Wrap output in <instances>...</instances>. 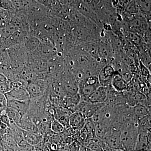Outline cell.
<instances>
[{
  "label": "cell",
  "mask_w": 151,
  "mask_h": 151,
  "mask_svg": "<svg viewBox=\"0 0 151 151\" xmlns=\"http://www.w3.org/2000/svg\"><path fill=\"white\" fill-rule=\"evenodd\" d=\"M131 113L138 121L143 117L150 115V109L145 105L139 104L133 108H131Z\"/></svg>",
  "instance_id": "2e32d148"
},
{
  "label": "cell",
  "mask_w": 151,
  "mask_h": 151,
  "mask_svg": "<svg viewBox=\"0 0 151 151\" xmlns=\"http://www.w3.org/2000/svg\"><path fill=\"white\" fill-rule=\"evenodd\" d=\"M23 45L29 53H33L40 48L41 42L39 39L29 34L24 37Z\"/></svg>",
  "instance_id": "8fae6325"
},
{
  "label": "cell",
  "mask_w": 151,
  "mask_h": 151,
  "mask_svg": "<svg viewBox=\"0 0 151 151\" xmlns=\"http://www.w3.org/2000/svg\"><path fill=\"white\" fill-rule=\"evenodd\" d=\"M12 90L10 81L8 80L0 83V94H5Z\"/></svg>",
  "instance_id": "cb8c5ba5"
},
{
  "label": "cell",
  "mask_w": 151,
  "mask_h": 151,
  "mask_svg": "<svg viewBox=\"0 0 151 151\" xmlns=\"http://www.w3.org/2000/svg\"><path fill=\"white\" fill-rule=\"evenodd\" d=\"M0 8L14 13H16L12 1H0Z\"/></svg>",
  "instance_id": "603a6c76"
},
{
  "label": "cell",
  "mask_w": 151,
  "mask_h": 151,
  "mask_svg": "<svg viewBox=\"0 0 151 151\" xmlns=\"http://www.w3.org/2000/svg\"><path fill=\"white\" fill-rule=\"evenodd\" d=\"M108 87L100 86L84 100L88 103L100 104L105 103L108 95Z\"/></svg>",
  "instance_id": "5b68a950"
},
{
  "label": "cell",
  "mask_w": 151,
  "mask_h": 151,
  "mask_svg": "<svg viewBox=\"0 0 151 151\" xmlns=\"http://www.w3.org/2000/svg\"><path fill=\"white\" fill-rule=\"evenodd\" d=\"M105 105V103L94 104L81 100L76 108V112H80L85 119H91L97 111Z\"/></svg>",
  "instance_id": "277c9868"
},
{
  "label": "cell",
  "mask_w": 151,
  "mask_h": 151,
  "mask_svg": "<svg viewBox=\"0 0 151 151\" xmlns=\"http://www.w3.org/2000/svg\"><path fill=\"white\" fill-rule=\"evenodd\" d=\"M151 132L139 133L134 151H151Z\"/></svg>",
  "instance_id": "ba28073f"
},
{
  "label": "cell",
  "mask_w": 151,
  "mask_h": 151,
  "mask_svg": "<svg viewBox=\"0 0 151 151\" xmlns=\"http://www.w3.org/2000/svg\"><path fill=\"white\" fill-rule=\"evenodd\" d=\"M8 80L7 78L4 75L0 73V83Z\"/></svg>",
  "instance_id": "f1b7e54d"
},
{
  "label": "cell",
  "mask_w": 151,
  "mask_h": 151,
  "mask_svg": "<svg viewBox=\"0 0 151 151\" xmlns=\"http://www.w3.org/2000/svg\"><path fill=\"white\" fill-rule=\"evenodd\" d=\"M50 129L52 132L58 134L63 133L65 129V127L54 119L50 124Z\"/></svg>",
  "instance_id": "7402d4cb"
},
{
  "label": "cell",
  "mask_w": 151,
  "mask_h": 151,
  "mask_svg": "<svg viewBox=\"0 0 151 151\" xmlns=\"http://www.w3.org/2000/svg\"><path fill=\"white\" fill-rule=\"evenodd\" d=\"M139 7V12L144 14L147 15L150 14L151 1H136Z\"/></svg>",
  "instance_id": "44dd1931"
},
{
  "label": "cell",
  "mask_w": 151,
  "mask_h": 151,
  "mask_svg": "<svg viewBox=\"0 0 151 151\" xmlns=\"http://www.w3.org/2000/svg\"><path fill=\"white\" fill-rule=\"evenodd\" d=\"M120 132L123 151H134L139 135L137 121L131 120L126 122Z\"/></svg>",
  "instance_id": "6da1fadb"
},
{
  "label": "cell",
  "mask_w": 151,
  "mask_h": 151,
  "mask_svg": "<svg viewBox=\"0 0 151 151\" xmlns=\"http://www.w3.org/2000/svg\"><path fill=\"white\" fill-rule=\"evenodd\" d=\"M0 9H1V8H0Z\"/></svg>",
  "instance_id": "1f68e13d"
},
{
  "label": "cell",
  "mask_w": 151,
  "mask_h": 151,
  "mask_svg": "<svg viewBox=\"0 0 151 151\" xmlns=\"http://www.w3.org/2000/svg\"><path fill=\"white\" fill-rule=\"evenodd\" d=\"M24 137L27 143L32 146L37 145L40 144L42 140L41 135L25 131H24Z\"/></svg>",
  "instance_id": "e0dca14e"
},
{
  "label": "cell",
  "mask_w": 151,
  "mask_h": 151,
  "mask_svg": "<svg viewBox=\"0 0 151 151\" xmlns=\"http://www.w3.org/2000/svg\"><path fill=\"white\" fill-rule=\"evenodd\" d=\"M15 13L1 9H0V28L10 23L12 18Z\"/></svg>",
  "instance_id": "d6986e66"
},
{
  "label": "cell",
  "mask_w": 151,
  "mask_h": 151,
  "mask_svg": "<svg viewBox=\"0 0 151 151\" xmlns=\"http://www.w3.org/2000/svg\"><path fill=\"white\" fill-rule=\"evenodd\" d=\"M115 73L113 65H107L103 67L98 76L101 86L107 87L111 86V81Z\"/></svg>",
  "instance_id": "8992f818"
},
{
  "label": "cell",
  "mask_w": 151,
  "mask_h": 151,
  "mask_svg": "<svg viewBox=\"0 0 151 151\" xmlns=\"http://www.w3.org/2000/svg\"><path fill=\"white\" fill-rule=\"evenodd\" d=\"M6 113L9 119L11 126L15 124L18 126L21 119V114L15 109L9 107H7L6 108Z\"/></svg>",
  "instance_id": "ac0fdd59"
},
{
  "label": "cell",
  "mask_w": 151,
  "mask_h": 151,
  "mask_svg": "<svg viewBox=\"0 0 151 151\" xmlns=\"http://www.w3.org/2000/svg\"><path fill=\"white\" fill-rule=\"evenodd\" d=\"M16 12L23 11L24 9L23 1H12Z\"/></svg>",
  "instance_id": "d4e9b609"
},
{
  "label": "cell",
  "mask_w": 151,
  "mask_h": 151,
  "mask_svg": "<svg viewBox=\"0 0 151 151\" xmlns=\"http://www.w3.org/2000/svg\"><path fill=\"white\" fill-rule=\"evenodd\" d=\"M18 126L26 132L40 134L37 127L27 113L22 116L20 122Z\"/></svg>",
  "instance_id": "7c38bea8"
},
{
  "label": "cell",
  "mask_w": 151,
  "mask_h": 151,
  "mask_svg": "<svg viewBox=\"0 0 151 151\" xmlns=\"http://www.w3.org/2000/svg\"><path fill=\"white\" fill-rule=\"evenodd\" d=\"M103 141L111 148L117 151H123L120 131L111 129L110 134Z\"/></svg>",
  "instance_id": "52a82bcc"
},
{
  "label": "cell",
  "mask_w": 151,
  "mask_h": 151,
  "mask_svg": "<svg viewBox=\"0 0 151 151\" xmlns=\"http://www.w3.org/2000/svg\"><path fill=\"white\" fill-rule=\"evenodd\" d=\"M101 86L98 76H90L78 84V93L81 100H84Z\"/></svg>",
  "instance_id": "3957f363"
},
{
  "label": "cell",
  "mask_w": 151,
  "mask_h": 151,
  "mask_svg": "<svg viewBox=\"0 0 151 151\" xmlns=\"http://www.w3.org/2000/svg\"><path fill=\"white\" fill-rule=\"evenodd\" d=\"M52 78L49 77L45 80L36 79L28 82L26 90L31 99L43 96L46 93L51 84Z\"/></svg>",
  "instance_id": "7a4b0ae2"
},
{
  "label": "cell",
  "mask_w": 151,
  "mask_h": 151,
  "mask_svg": "<svg viewBox=\"0 0 151 151\" xmlns=\"http://www.w3.org/2000/svg\"><path fill=\"white\" fill-rule=\"evenodd\" d=\"M7 100H14L22 102H29L31 98L25 88H13L5 94Z\"/></svg>",
  "instance_id": "9c48e42d"
},
{
  "label": "cell",
  "mask_w": 151,
  "mask_h": 151,
  "mask_svg": "<svg viewBox=\"0 0 151 151\" xmlns=\"http://www.w3.org/2000/svg\"><path fill=\"white\" fill-rule=\"evenodd\" d=\"M8 129L7 130V131L3 130L1 127V122H0V138L4 136V135L5 134H6Z\"/></svg>",
  "instance_id": "83f0119b"
},
{
  "label": "cell",
  "mask_w": 151,
  "mask_h": 151,
  "mask_svg": "<svg viewBox=\"0 0 151 151\" xmlns=\"http://www.w3.org/2000/svg\"><path fill=\"white\" fill-rule=\"evenodd\" d=\"M3 111H1V110H0V116H1V113L2 112H3Z\"/></svg>",
  "instance_id": "4dcf8cb0"
},
{
  "label": "cell",
  "mask_w": 151,
  "mask_h": 151,
  "mask_svg": "<svg viewBox=\"0 0 151 151\" xmlns=\"http://www.w3.org/2000/svg\"><path fill=\"white\" fill-rule=\"evenodd\" d=\"M85 120L80 112H74L70 116L69 125L76 129H83L85 127Z\"/></svg>",
  "instance_id": "5bb4252c"
},
{
  "label": "cell",
  "mask_w": 151,
  "mask_h": 151,
  "mask_svg": "<svg viewBox=\"0 0 151 151\" xmlns=\"http://www.w3.org/2000/svg\"><path fill=\"white\" fill-rule=\"evenodd\" d=\"M0 121L4 124H6L9 128H10L11 123L6 113V110L3 111L0 116Z\"/></svg>",
  "instance_id": "4316f807"
},
{
  "label": "cell",
  "mask_w": 151,
  "mask_h": 151,
  "mask_svg": "<svg viewBox=\"0 0 151 151\" xmlns=\"http://www.w3.org/2000/svg\"><path fill=\"white\" fill-rule=\"evenodd\" d=\"M125 15H132L138 13L139 12V7L136 1L128 2L124 9Z\"/></svg>",
  "instance_id": "ffe728a7"
},
{
  "label": "cell",
  "mask_w": 151,
  "mask_h": 151,
  "mask_svg": "<svg viewBox=\"0 0 151 151\" xmlns=\"http://www.w3.org/2000/svg\"><path fill=\"white\" fill-rule=\"evenodd\" d=\"M7 107L13 108L18 111L22 116L27 113L30 102H22L14 100H7Z\"/></svg>",
  "instance_id": "9a60e30c"
},
{
  "label": "cell",
  "mask_w": 151,
  "mask_h": 151,
  "mask_svg": "<svg viewBox=\"0 0 151 151\" xmlns=\"http://www.w3.org/2000/svg\"><path fill=\"white\" fill-rule=\"evenodd\" d=\"M55 109L54 119L62 124L65 128L69 127V122L72 112L66 108L60 106H57Z\"/></svg>",
  "instance_id": "30bf717a"
},
{
  "label": "cell",
  "mask_w": 151,
  "mask_h": 151,
  "mask_svg": "<svg viewBox=\"0 0 151 151\" xmlns=\"http://www.w3.org/2000/svg\"><path fill=\"white\" fill-rule=\"evenodd\" d=\"M142 73H144V70H143V69H142ZM146 70V72H147V71H149V70L147 68H145V71ZM149 74V73H146V72H145V73H144V75L145 76H146H146H147L148 75V74Z\"/></svg>",
  "instance_id": "f546056e"
},
{
  "label": "cell",
  "mask_w": 151,
  "mask_h": 151,
  "mask_svg": "<svg viewBox=\"0 0 151 151\" xmlns=\"http://www.w3.org/2000/svg\"><path fill=\"white\" fill-rule=\"evenodd\" d=\"M111 86L116 92L121 93L127 90L128 83L118 73H115L111 81Z\"/></svg>",
  "instance_id": "4fadbf2b"
},
{
  "label": "cell",
  "mask_w": 151,
  "mask_h": 151,
  "mask_svg": "<svg viewBox=\"0 0 151 151\" xmlns=\"http://www.w3.org/2000/svg\"><path fill=\"white\" fill-rule=\"evenodd\" d=\"M7 107V101L4 94H0V110L5 111Z\"/></svg>",
  "instance_id": "484cf974"
}]
</instances>
